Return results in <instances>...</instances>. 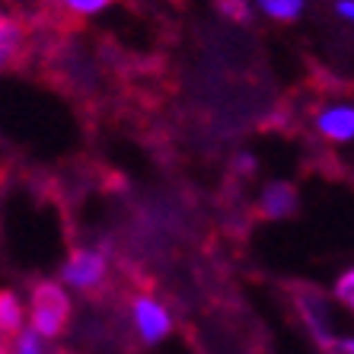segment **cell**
Here are the masks:
<instances>
[{
	"mask_svg": "<svg viewBox=\"0 0 354 354\" xmlns=\"http://www.w3.org/2000/svg\"><path fill=\"white\" fill-rule=\"evenodd\" d=\"M71 322V297L58 281H39L29 294V326L41 338H58Z\"/></svg>",
	"mask_w": 354,
	"mask_h": 354,
	"instance_id": "1",
	"label": "cell"
},
{
	"mask_svg": "<svg viewBox=\"0 0 354 354\" xmlns=\"http://www.w3.org/2000/svg\"><path fill=\"white\" fill-rule=\"evenodd\" d=\"M290 300H294L297 316L304 319V326L310 329V335L316 338V345H329L335 338V329H332V306L326 300L319 288H306V284H294L290 288Z\"/></svg>",
	"mask_w": 354,
	"mask_h": 354,
	"instance_id": "2",
	"label": "cell"
},
{
	"mask_svg": "<svg viewBox=\"0 0 354 354\" xmlns=\"http://www.w3.org/2000/svg\"><path fill=\"white\" fill-rule=\"evenodd\" d=\"M106 274H109V256L106 249H74L67 262L61 265V281L71 284L77 290H96L106 284Z\"/></svg>",
	"mask_w": 354,
	"mask_h": 354,
	"instance_id": "3",
	"label": "cell"
},
{
	"mask_svg": "<svg viewBox=\"0 0 354 354\" xmlns=\"http://www.w3.org/2000/svg\"><path fill=\"white\" fill-rule=\"evenodd\" d=\"M131 319H134V329H138V338L144 345H160L173 332L169 310L150 294H138L131 300Z\"/></svg>",
	"mask_w": 354,
	"mask_h": 354,
	"instance_id": "4",
	"label": "cell"
},
{
	"mask_svg": "<svg viewBox=\"0 0 354 354\" xmlns=\"http://www.w3.org/2000/svg\"><path fill=\"white\" fill-rule=\"evenodd\" d=\"M26 55H29V26L17 13L0 10V77L23 67Z\"/></svg>",
	"mask_w": 354,
	"mask_h": 354,
	"instance_id": "5",
	"label": "cell"
},
{
	"mask_svg": "<svg viewBox=\"0 0 354 354\" xmlns=\"http://www.w3.org/2000/svg\"><path fill=\"white\" fill-rule=\"evenodd\" d=\"M313 128L329 144H348L354 140V106L351 102H329L313 115Z\"/></svg>",
	"mask_w": 354,
	"mask_h": 354,
	"instance_id": "6",
	"label": "cell"
},
{
	"mask_svg": "<svg viewBox=\"0 0 354 354\" xmlns=\"http://www.w3.org/2000/svg\"><path fill=\"white\" fill-rule=\"evenodd\" d=\"M297 207H300V195H297L294 182L274 179L259 192V217L265 221H288L297 214Z\"/></svg>",
	"mask_w": 354,
	"mask_h": 354,
	"instance_id": "7",
	"label": "cell"
},
{
	"mask_svg": "<svg viewBox=\"0 0 354 354\" xmlns=\"http://www.w3.org/2000/svg\"><path fill=\"white\" fill-rule=\"evenodd\" d=\"M26 326V306L19 294L0 290V338H13Z\"/></svg>",
	"mask_w": 354,
	"mask_h": 354,
	"instance_id": "8",
	"label": "cell"
},
{
	"mask_svg": "<svg viewBox=\"0 0 354 354\" xmlns=\"http://www.w3.org/2000/svg\"><path fill=\"white\" fill-rule=\"evenodd\" d=\"M256 3L274 23H294V19H300V13L306 7V0H256Z\"/></svg>",
	"mask_w": 354,
	"mask_h": 354,
	"instance_id": "9",
	"label": "cell"
},
{
	"mask_svg": "<svg viewBox=\"0 0 354 354\" xmlns=\"http://www.w3.org/2000/svg\"><path fill=\"white\" fill-rule=\"evenodd\" d=\"M45 342H48V338H41L32 326H23V329L13 335V354H48Z\"/></svg>",
	"mask_w": 354,
	"mask_h": 354,
	"instance_id": "10",
	"label": "cell"
},
{
	"mask_svg": "<svg viewBox=\"0 0 354 354\" xmlns=\"http://www.w3.org/2000/svg\"><path fill=\"white\" fill-rule=\"evenodd\" d=\"M58 3L74 17H96L106 7H112V0H58Z\"/></svg>",
	"mask_w": 354,
	"mask_h": 354,
	"instance_id": "11",
	"label": "cell"
},
{
	"mask_svg": "<svg viewBox=\"0 0 354 354\" xmlns=\"http://www.w3.org/2000/svg\"><path fill=\"white\" fill-rule=\"evenodd\" d=\"M217 7H221V13L230 17L233 23H239V26L252 23V7H249V0H217Z\"/></svg>",
	"mask_w": 354,
	"mask_h": 354,
	"instance_id": "12",
	"label": "cell"
},
{
	"mask_svg": "<svg viewBox=\"0 0 354 354\" xmlns=\"http://www.w3.org/2000/svg\"><path fill=\"white\" fill-rule=\"evenodd\" d=\"M332 294H335V300L345 306V310H351L354 313V268H348L345 274H338L335 290H332Z\"/></svg>",
	"mask_w": 354,
	"mask_h": 354,
	"instance_id": "13",
	"label": "cell"
},
{
	"mask_svg": "<svg viewBox=\"0 0 354 354\" xmlns=\"http://www.w3.org/2000/svg\"><path fill=\"white\" fill-rule=\"evenodd\" d=\"M322 354H354V338L335 335L329 345H322Z\"/></svg>",
	"mask_w": 354,
	"mask_h": 354,
	"instance_id": "14",
	"label": "cell"
},
{
	"mask_svg": "<svg viewBox=\"0 0 354 354\" xmlns=\"http://www.w3.org/2000/svg\"><path fill=\"white\" fill-rule=\"evenodd\" d=\"M335 13L342 19H351L354 23V0H335Z\"/></svg>",
	"mask_w": 354,
	"mask_h": 354,
	"instance_id": "15",
	"label": "cell"
},
{
	"mask_svg": "<svg viewBox=\"0 0 354 354\" xmlns=\"http://www.w3.org/2000/svg\"><path fill=\"white\" fill-rule=\"evenodd\" d=\"M236 169L239 173H252V169H256V160L249 157V153H243V157L236 160Z\"/></svg>",
	"mask_w": 354,
	"mask_h": 354,
	"instance_id": "16",
	"label": "cell"
}]
</instances>
